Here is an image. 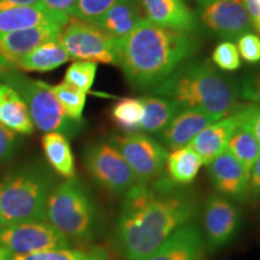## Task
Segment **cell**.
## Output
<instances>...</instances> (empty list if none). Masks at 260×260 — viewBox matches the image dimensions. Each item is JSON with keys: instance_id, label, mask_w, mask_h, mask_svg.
I'll return each instance as SVG.
<instances>
[{"instance_id": "1", "label": "cell", "mask_w": 260, "mask_h": 260, "mask_svg": "<svg viewBox=\"0 0 260 260\" xmlns=\"http://www.w3.org/2000/svg\"><path fill=\"white\" fill-rule=\"evenodd\" d=\"M123 197L115 245L126 260L146 259L176 230L193 222L198 213L193 191L164 175L136 183Z\"/></svg>"}, {"instance_id": "2", "label": "cell", "mask_w": 260, "mask_h": 260, "mask_svg": "<svg viewBox=\"0 0 260 260\" xmlns=\"http://www.w3.org/2000/svg\"><path fill=\"white\" fill-rule=\"evenodd\" d=\"M198 47L191 32L159 27L144 18L121 40L118 65L135 89H154L189 59Z\"/></svg>"}, {"instance_id": "3", "label": "cell", "mask_w": 260, "mask_h": 260, "mask_svg": "<svg viewBox=\"0 0 260 260\" xmlns=\"http://www.w3.org/2000/svg\"><path fill=\"white\" fill-rule=\"evenodd\" d=\"M154 94L176 100L182 107L200 109L224 118L239 107L240 86L207 61L182 64L153 89Z\"/></svg>"}, {"instance_id": "4", "label": "cell", "mask_w": 260, "mask_h": 260, "mask_svg": "<svg viewBox=\"0 0 260 260\" xmlns=\"http://www.w3.org/2000/svg\"><path fill=\"white\" fill-rule=\"evenodd\" d=\"M54 186L53 175L40 162H27L0 175V225L45 222Z\"/></svg>"}, {"instance_id": "5", "label": "cell", "mask_w": 260, "mask_h": 260, "mask_svg": "<svg viewBox=\"0 0 260 260\" xmlns=\"http://www.w3.org/2000/svg\"><path fill=\"white\" fill-rule=\"evenodd\" d=\"M45 222L71 241L92 242L100 230L99 212L87 188L76 177L56 183L48 197Z\"/></svg>"}, {"instance_id": "6", "label": "cell", "mask_w": 260, "mask_h": 260, "mask_svg": "<svg viewBox=\"0 0 260 260\" xmlns=\"http://www.w3.org/2000/svg\"><path fill=\"white\" fill-rule=\"evenodd\" d=\"M0 81L17 90L28 107L32 124L42 133H60L70 138L79 134L83 122L68 117L47 83L31 80L16 69H0Z\"/></svg>"}, {"instance_id": "7", "label": "cell", "mask_w": 260, "mask_h": 260, "mask_svg": "<svg viewBox=\"0 0 260 260\" xmlns=\"http://www.w3.org/2000/svg\"><path fill=\"white\" fill-rule=\"evenodd\" d=\"M60 44L73 60L118 65L121 40L112 38L96 25L75 19L65 25Z\"/></svg>"}, {"instance_id": "8", "label": "cell", "mask_w": 260, "mask_h": 260, "mask_svg": "<svg viewBox=\"0 0 260 260\" xmlns=\"http://www.w3.org/2000/svg\"><path fill=\"white\" fill-rule=\"evenodd\" d=\"M109 142L124 158L138 183H147L162 176L169 152L152 136L140 132L113 134Z\"/></svg>"}, {"instance_id": "9", "label": "cell", "mask_w": 260, "mask_h": 260, "mask_svg": "<svg viewBox=\"0 0 260 260\" xmlns=\"http://www.w3.org/2000/svg\"><path fill=\"white\" fill-rule=\"evenodd\" d=\"M83 162L94 182L113 195H124L138 183L135 175L118 149L106 141H96L84 151Z\"/></svg>"}, {"instance_id": "10", "label": "cell", "mask_w": 260, "mask_h": 260, "mask_svg": "<svg viewBox=\"0 0 260 260\" xmlns=\"http://www.w3.org/2000/svg\"><path fill=\"white\" fill-rule=\"evenodd\" d=\"M74 242L46 222L0 225V248L14 253H34L70 248Z\"/></svg>"}, {"instance_id": "11", "label": "cell", "mask_w": 260, "mask_h": 260, "mask_svg": "<svg viewBox=\"0 0 260 260\" xmlns=\"http://www.w3.org/2000/svg\"><path fill=\"white\" fill-rule=\"evenodd\" d=\"M241 225V212L228 198L218 193L207 197L203 211L204 239L206 248L217 251L235 239Z\"/></svg>"}, {"instance_id": "12", "label": "cell", "mask_w": 260, "mask_h": 260, "mask_svg": "<svg viewBox=\"0 0 260 260\" xmlns=\"http://www.w3.org/2000/svg\"><path fill=\"white\" fill-rule=\"evenodd\" d=\"M199 18L206 30L230 40L241 38L252 29V18L243 0H214L201 5Z\"/></svg>"}, {"instance_id": "13", "label": "cell", "mask_w": 260, "mask_h": 260, "mask_svg": "<svg viewBox=\"0 0 260 260\" xmlns=\"http://www.w3.org/2000/svg\"><path fill=\"white\" fill-rule=\"evenodd\" d=\"M65 27L39 25L0 35V69H15L25 54L45 42L59 39Z\"/></svg>"}, {"instance_id": "14", "label": "cell", "mask_w": 260, "mask_h": 260, "mask_svg": "<svg viewBox=\"0 0 260 260\" xmlns=\"http://www.w3.org/2000/svg\"><path fill=\"white\" fill-rule=\"evenodd\" d=\"M206 167L217 193L236 203L247 201L251 194L249 172L228 149Z\"/></svg>"}, {"instance_id": "15", "label": "cell", "mask_w": 260, "mask_h": 260, "mask_svg": "<svg viewBox=\"0 0 260 260\" xmlns=\"http://www.w3.org/2000/svg\"><path fill=\"white\" fill-rule=\"evenodd\" d=\"M218 117L200 109L182 107L168 125L159 133V142L165 148L176 149L188 146L195 136L207 125L218 121Z\"/></svg>"}, {"instance_id": "16", "label": "cell", "mask_w": 260, "mask_h": 260, "mask_svg": "<svg viewBox=\"0 0 260 260\" xmlns=\"http://www.w3.org/2000/svg\"><path fill=\"white\" fill-rule=\"evenodd\" d=\"M206 243L203 232L190 222L169 236L144 260H204Z\"/></svg>"}, {"instance_id": "17", "label": "cell", "mask_w": 260, "mask_h": 260, "mask_svg": "<svg viewBox=\"0 0 260 260\" xmlns=\"http://www.w3.org/2000/svg\"><path fill=\"white\" fill-rule=\"evenodd\" d=\"M145 18L159 27L193 32L197 18L183 0H138Z\"/></svg>"}, {"instance_id": "18", "label": "cell", "mask_w": 260, "mask_h": 260, "mask_svg": "<svg viewBox=\"0 0 260 260\" xmlns=\"http://www.w3.org/2000/svg\"><path fill=\"white\" fill-rule=\"evenodd\" d=\"M71 17L56 14L40 4L24 8H15L0 11V35L39 25H60L65 27Z\"/></svg>"}, {"instance_id": "19", "label": "cell", "mask_w": 260, "mask_h": 260, "mask_svg": "<svg viewBox=\"0 0 260 260\" xmlns=\"http://www.w3.org/2000/svg\"><path fill=\"white\" fill-rule=\"evenodd\" d=\"M236 125L237 119L232 113L207 125L191 140L189 146L199 155L203 165H209L214 158L225 151Z\"/></svg>"}, {"instance_id": "20", "label": "cell", "mask_w": 260, "mask_h": 260, "mask_svg": "<svg viewBox=\"0 0 260 260\" xmlns=\"http://www.w3.org/2000/svg\"><path fill=\"white\" fill-rule=\"evenodd\" d=\"M144 18L138 0H117L92 24L112 38L123 40Z\"/></svg>"}, {"instance_id": "21", "label": "cell", "mask_w": 260, "mask_h": 260, "mask_svg": "<svg viewBox=\"0 0 260 260\" xmlns=\"http://www.w3.org/2000/svg\"><path fill=\"white\" fill-rule=\"evenodd\" d=\"M0 123L16 134L30 135L34 124L28 107L17 90L0 81Z\"/></svg>"}, {"instance_id": "22", "label": "cell", "mask_w": 260, "mask_h": 260, "mask_svg": "<svg viewBox=\"0 0 260 260\" xmlns=\"http://www.w3.org/2000/svg\"><path fill=\"white\" fill-rule=\"evenodd\" d=\"M69 60V54L60 44L59 39H56V40L45 42L25 54L18 61L15 69L19 71L46 73V71L57 69Z\"/></svg>"}, {"instance_id": "23", "label": "cell", "mask_w": 260, "mask_h": 260, "mask_svg": "<svg viewBox=\"0 0 260 260\" xmlns=\"http://www.w3.org/2000/svg\"><path fill=\"white\" fill-rule=\"evenodd\" d=\"M141 102L145 112L140 130L147 134H159L182 109L176 100L167 96H144Z\"/></svg>"}, {"instance_id": "24", "label": "cell", "mask_w": 260, "mask_h": 260, "mask_svg": "<svg viewBox=\"0 0 260 260\" xmlns=\"http://www.w3.org/2000/svg\"><path fill=\"white\" fill-rule=\"evenodd\" d=\"M41 145L50 167L64 178L75 177V159L69 140L60 133H45Z\"/></svg>"}, {"instance_id": "25", "label": "cell", "mask_w": 260, "mask_h": 260, "mask_svg": "<svg viewBox=\"0 0 260 260\" xmlns=\"http://www.w3.org/2000/svg\"><path fill=\"white\" fill-rule=\"evenodd\" d=\"M0 260H111L102 247L84 249L59 248L34 253H14L0 248Z\"/></svg>"}, {"instance_id": "26", "label": "cell", "mask_w": 260, "mask_h": 260, "mask_svg": "<svg viewBox=\"0 0 260 260\" xmlns=\"http://www.w3.org/2000/svg\"><path fill=\"white\" fill-rule=\"evenodd\" d=\"M203 161L197 152L189 145L172 149L168 154L167 169L168 177L175 183L181 186H187L195 180L199 174Z\"/></svg>"}, {"instance_id": "27", "label": "cell", "mask_w": 260, "mask_h": 260, "mask_svg": "<svg viewBox=\"0 0 260 260\" xmlns=\"http://www.w3.org/2000/svg\"><path fill=\"white\" fill-rule=\"evenodd\" d=\"M226 149L249 172L255 159L260 154V142L252 134V132H249L246 126L239 124L237 122L236 128L234 129L229 142H228Z\"/></svg>"}, {"instance_id": "28", "label": "cell", "mask_w": 260, "mask_h": 260, "mask_svg": "<svg viewBox=\"0 0 260 260\" xmlns=\"http://www.w3.org/2000/svg\"><path fill=\"white\" fill-rule=\"evenodd\" d=\"M144 105L141 99L126 98L117 102L111 110V118L124 133L138 132L144 118Z\"/></svg>"}, {"instance_id": "29", "label": "cell", "mask_w": 260, "mask_h": 260, "mask_svg": "<svg viewBox=\"0 0 260 260\" xmlns=\"http://www.w3.org/2000/svg\"><path fill=\"white\" fill-rule=\"evenodd\" d=\"M51 92L54 94L61 107L64 109L69 118L76 122H82L84 105H86L87 93L75 88L71 84L61 82L56 86H50Z\"/></svg>"}, {"instance_id": "30", "label": "cell", "mask_w": 260, "mask_h": 260, "mask_svg": "<svg viewBox=\"0 0 260 260\" xmlns=\"http://www.w3.org/2000/svg\"><path fill=\"white\" fill-rule=\"evenodd\" d=\"M96 70V63L76 60L65 71L64 82L71 84L75 88L82 90L84 93H88L95 80Z\"/></svg>"}, {"instance_id": "31", "label": "cell", "mask_w": 260, "mask_h": 260, "mask_svg": "<svg viewBox=\"0 0 260 260\" xmlns=\"http://www.w3.org/2000/svg\"><path fill=\"white\" fill-rule=\"evenodd\" d=\"M116 2L117 0H79L75 18L88 22V23H94Z\"/></svg>"}, {"instance_id": "32", "label": "cell", "mask_w": 260, "mask_h": 260, "mask_svg": "<svg viewBox=\"0 0 260 260\" xmlns=\"http://www.w3.org/2000/svg\"><path fill=\"white\" fill-rule=\"evenodd\" d=\"M213 63L222 70L234 71L241 67L239 51L233 42L224 41L214 48L212 53Z\"/></svg>"}, {"instance_id": "33", "label": "cell", "mask_w": 260, "mask_h": 260, "mask_svg": "<svg viewBox=\"0 0 260 260\" xmlns=\"http://www.w3.org/2000/svg\"><path fill=\"white\" fill-rule=\"evenodd\" d=\"M239 124L246 126L260 142V105L259 104H247L240 105L233 113Z\"/></svg>"}, {"instance_id": "34", "label": "cell", "mask_w": 260, "mask_h": 260, "mask_svg": "<svg viewBox=\"0 0 260 260\" xmlns=\"http://www.w3.org/2000/svg\"><path fill=\"white\" fill-rule=\"evenodd\" d=\"M19 142L17 134L0 123V164H5L15 158Z\"/></svg>"}, {"instance_id": "35", "label": "cell", "mask_w": 260, "mask_h": 260, "mask_svg": "<svg viewBox=\"0 0 260 260\" xmlns=\"http://www.w3.org/2000/svg\"><path fill=\"white\" fill-rule=\"evenodd\" d=\"M237 48L246 61H249V63L260 61V38L256 35L249 34V32L242 35L241 38H239Z\"/></svg>"}, {"instance_id": "36", "label": "cell", "mask_w": 260, "mask_h": 260, "mask_svg": "<svg viewBox=\"0 0 260 260\" xmlns=\"http://www.w3.org/2000/svg\"><path fill=\"white\" fill-rule=\"evenodd\" d=\"M240 98L247 102L260 104V69L243 77L240 84Z\"/></svg>"}, {"instance_id": "37", "label": "cell", "mask_w": 260, "mask_h": 260, "mask_svg": "<svg viewBox=\"0 0 260 260\" xmlns=\"http://www.w3.org/2000/svg\"><path fill=\"white\" fill-rule=\"evenodd\" d=\"M79 0H40V5L56 14L75 17Z\"/></svg>"}, {"instance_id": "38", "label": "cell", "mask_w": 260, "mask_h": 260, "mask_svg": "<svg viewBox=\"0 0 260 260\" xmlns=\"http://www.w3.org/2000/svg\"><path fill=\"white\" fill-rule=\"evenodd\" d=\"M249 193L260 198V154L249 171Z\"/></svg>"}, {"instance_id": "39", "label": "cell", "mask_w": 260, "mask_h": 260, "mask_svg": "<svg viewBox=\"0 0 260 260\" xmlns=\"http://www.w3.org/2000/svg\"><path fill=\"white\" fill-rule=\"evenodd\" d=\"M40 4V0H0V11L15 8H24Z\"/></svg>"}, {"instance_id": "40", "label": "cell", "mask_w": 260, "mask_h": 260, "mask_svg": "<svg viewBox=\"0 0 260 260\" xmlns=\"http://www.w3.org/2000/svg\"><path fill=\"white\" fill-rule=\"evenodd\" d=\"M198 2H199L201 5H206V4H210V3L214 2V0H198Z\"/></svg>"}, {"instance_id": "41", "label": "cell", "mask_w": 260, "mask_h": 260, "mask_svg": "<svg viewBox=\"0 0 260 260\" xmlns=\"http://www.w3.org/2000/svg\"><path fill=\"white\" fill-rule=\"evenodd\" d=\"M254 23H255V25H256V29H258V30L260 31V18L258 19V21H255Z\"/></svg>"}, {"instance_id": "42", "label": "cell", "mask_w": 260, "mask_h": 260, "mask_svg": "<svg viewBox=\"0 0 260 260\" xmlns=\"http://www.w3.org/2000/svg\"><path fill=\"white\" fill-rule=\"evenodd\" d=\"M258 3H259V5H260V0H258Z\"/></svg>"}]
</instances>
